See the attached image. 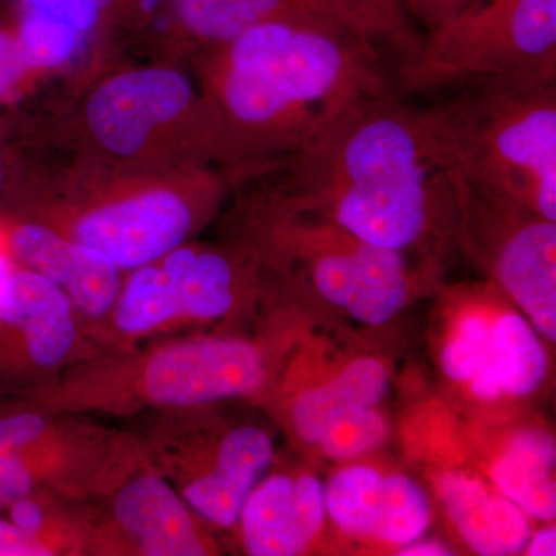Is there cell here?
<instances>
[{"mask_svg": "<svg viewBox=\"0 0 556 556\" xmlns=\"http://www.w3.org/2000/svg\"><path fill=\"white\" fill-rule=\"evenodd\" d=\"M327 515L348 535L404 547L426 535L431 506L426 490L407 475L369 466L340 468L325 485Z\"/></svg>", "mask_w": 556, "mask_h": 556, "instance_id": "obj_13", "label": "cell"}, {"mask_svg": "<svg viewBox=\"0 0 556 556\" xmlns=\"http://www.w3.org/2000/svg\"><path fill=\"white\" fill-rule=\"evenodd\" d=\"M11 255L67 294L73 308L87 318L110 316L118 300L121 270L100 252L39 223L11 230Z\"/></svg>", "mask_w": 556, "mask_h": 556, "instance_id": "obj_16", "label": "cell"}, {"mask_svg": "<svg viewBox=\"0 0 556 556\" xmlns=\"http://www.w3.org/2000/svg\"><path fill=\"white\" fill-rule=\"evenodd\" d=\"M460 223L489 233L497 283L548 342L556 340V223L517 201L473 185L453 182Z\"/></svg>", "mask_w": 556, "mask_h": 556, "instance_id": "obj_7", "label": "cell"}, {"mask_svg": "<svg viewBox=\"0 0 556 556\" xmlns=\"http://www.w3.org/2000/svg\"><path fill=\"white\" fill-rule=\"evenodd\" d=\"M121 0H20L22 10L36 11L72 25L80 35L97 27L109 11L115 10Z\"/></svg>", "mask_w": 556, "mask_h": 556, "instance_id": "obj_26", "label": "cell"}, {"mask_svg": "<svg viewBox=\"0 0 556 556\" xmlns=\"http://www.w3.org/2000/svg\"><path fill=\"white\" fill-rule=\"evenodd\" d=\"M285 236L308 255L318 294L368 327H382L408 299L404 252L365 243L328 219L324 226H285Z\"/></svg>", "mask_w": 556, "mask_h": 556, "instance_id": "obj_10", "label": "cell"}, {"mask_svg": "<svg viewBox=\"0 0 556 556\" xmlns=\"http://www.w3.org/2000/svg\"><path fill=\"white\" fill-rule=\"evenodd\" d=\"M87 495L104 504L102 519L83 526L91 548L146 556L212 554L192 508L141 450L115 444Z\"/></svg>", "mask_w": 556, "mask_h": 556, "instance_id": "obj_6", "label": "cell"}, {"mask_svg": "<svg viewBox=\"0 0 556 556\" xmlns=\"http://www.w3.org/2000/svg\"><path fill=\"white\" fill-rule=\"evenodd\" d=\"M30 70L22 53L16 30L0 28V101L20 86Z\"/></svg>", "mask_w": 556, "mask_h": 556, "instance_id": "obj_28", "label": "cell"}, {"mask_svg": "<svg viewBox=\"0 0 556 556\" xmlns=\"http://www.w3.org/2000/svg\"><path fill=\"white\" fill-rule=\"evenodd\" d=\"M13 265H11L10 258L0 251V292L5 287L7 280H9L10 274L13 273Z\"/></svg>", "mask_w": 556, "mask_h": 556, "instance_id": "obj_33", "label": "cell"}, {"mask_svg": "<svg viewBox=\"0 0 556 556\" xmlns=\"http://www.w3.org/2000/svg\"><path fill=\"white\" fill-rule=\"evenodd\" d=\"M477 0H402L412 21L426 27V30L444 24Z\"/></svg>", "mask_w": 556, "mask_h": 556, "instance_id": "obj_29", "label": "cell"}, {"mask_svg": "<svg viewBox=\"0 0 556 556\" xmlns=\"http://www.w3.org/2000/svg\"><path fill=\"white\" fill-rule=\"evenodd\" d=\"M547 372V356L529 320L506 313L492 321L485 402L535 393Z\"/></svg>", "mask_w": 556, "mask_h": 556, "instance_id": "obj_21", "label": "cell"}, {"mask_svg": "<svg viewBox=\"0 0 556 556\" xmlns=\"http://www.w3.org/2000/svg\"><path fill=\"white\" fill-rule=\"evenodd\" d=\"M78 342L76 311L61 288L14 268L0 292V358L39 371L61 367Z\"/></svg>", "mask_w": 556, "mask_h": 556, "instance_id": "obj_14", "label": "cell"}, {"mask_svg": "<svg viewBox=\"0 0 556 556\" xmlns=\"http://www.w3.org/2000/svg\"><path fill=\"white\" fill-rule=\"evenodd\" d=\"M16 36L25 61L31 70L64 64L84 38L72 25L28 10H22Z\"/></svg>", "mask_w": 556, "mask_h": 556, "instance_id": "obj_24", "label": "cell"}, {"mask_svg": "<svg viewBox=\"0 0 556 556\" xmlns=\"http://www.w3.org/2000/svg\"><path fill=\"white\" fill-rule=\"evenodd\" d=\"M419 112L442 169L556 223V83L477 80Z\"/></svg>", "mask_w": 556, "mask_h": 556, "instance_id": "obj_3", "label": "cell"}, {"mask_svg": "<svg viewBox=\"0 0 556 556\" xmlns=\"http://www.w3.org/2000/svg\"><path fill=\"white\" fill-rule=\"evenodd\" d=\"M484 79L556 83V0H477L427 30L396 68L405 93Z\"/></svg>", "mask_w": 556, "mask_h": 556, "instance_id": "obj_4", "label": "cell"}, {"mask_svg": "<svg viewBox=\"0 0 556 556\" xmlns=\"http://www.w3.org/2000/svg\"><path fill=\"white\" fill-rule=\"evenodd\" d=\"M239 270L211 249L175 248L156 262L131 270L110 316L127 338H139L182 320L226 316L237 299Z\"/></svg>", "mask_w": 556, "mask_h": 556, "instance_id": "obj_9", "label": "cell"}, {"mask_svg": "<svg viewBox=\"0 0 556 556\" xmlns=\"http://www.w3.org/2000/svg\"><path fill=\"white\" fill-rule=\"evenodd\" d=\"M0 441L17 450L39 484L87 495L115 442L39 412L0 416Z\"/></svg>", "mask_w": 556, "mask_h": 556, "instance_id": "obj_15", "label": "cell"}, {"mask_svg": "<svg viewBox=\"0 0 556 556\" xmlns=\"http://www.w3.org/2000/svg\"><path fill=\"white\" fill-rule=\"evenodd\" d=\"M146 452L197 517L223 529L239 525L274 459L273 439L263 428H230L212 448L178 419L161 428Z\"/></svg>", "mask_w": 556, "mask_h": 556, "instance_id": "obj_8", "label": "cell"}, {"mask_svg": "<svg viewBox=\"0 0 556 556\" xmlns=\"http://www.w3.org/2000/svg\"><path fill=\"white\" fill-rule=\"evenodd\" d=\"M388 433V420L376 407L358 409L332 424L318 445L331 459L351 460L380 447Z\"/></svg>", "mask_w": 556, "mask_h": 556, "instance_id": "obj_25", "label": "cell"}, {"mask_svg": "<svg viewBox=\"0 0 556 556\" xmlns=\"http://www.w3.org/2000/svg\"><path fill=\"white\" fill-rule=\"evenodd\" d=\"M492 320L470 314L457 325L441 353V367L453 382L467 383L471 394L485 402Z\"/></svg>", "mask_w": 556, "mask_h": 556, "instance_id": "obj_23", "label": "cell"}, {"mask_svg": "<svg viewBox=\"0 0 556 556\" xmlns=\"http://www.w3.org/2000/svg\"><path fill=\"white\" fill-rule=\"evenodd\" d=\"M291 199L351 236L407 251L452 207L445 172L419 110L388 87L351 102L292 152Z\"/></svg>", "mask_w": 556, "mask_h": 556, "instance_id": "obj_1", "label": "cell"}, {"mask_svg": "<svg viewBox=\"0 0 556 556\" xmlns=\"http://www.w3.org/2000/svg\"><path fill=\"white\" fill-rule=\"evenodd\" d=\"M38 490L30 467L21 453L0 441V510Z\"/></svg>", "mask_w": 556, "mask_h": 556, "instance_id": "obj_27", "label": "cell"}, {"mask_svg": "<svg viewBox=\"0 0 556 556\" xmlns=\"http://www.w3.org/2000/svg\"><path fill=\"white\" fill-rule=\"evenodd\" d=\"M527 556H555L556 555V529L544 527L538 530L535 535H530L525 548Z\"/></svg>", "mask_w": 556, "mask_h": 556, "instance_id": "obj_31", "label": "cell"}, {"mask_svg": "<svg viewBox=\"0 0 556 556\" xmlns=\"http://www.w3.org/2000/svg\"><path fill=\"white\" fill-rule=\"evenodd\" d=\"M388 388L390 376L379 358H357L334 378L303 391L292 407V424L300 439L318 444L328 428L342 417L378 407Z\"/></svg>", "mask_w": 556, "mask_h": 556, "instance_id": "obj_19", "label": "cell"}, {"mask_svg": "<svg viewBox=\"0 0 556 556\" xmlns=\"http://www.w3.org/2000/svg\"><path fill=\"white\" fill-rule=\"evenodd\" d=\"M327 519L325 485L313 475H274L248 497L239 525L252 556H295L308 551Z\"/></svg>", "mask_w": 556, "mask_h": 556, "instance_id": "obj_17", "label": "cell"}, {"mask_svg": "<svg viewBox=\"0 0 556 556\" xmlns=\"http://www.w3.org/2000/svg\"><path fill=\"white\" fill-rule=\"evenodd\" d=\"M217 49L211 105L233 156L295 152L351 102L390 87L378 49L324 20L265 22Z\"/></svg>", "mask_w": 556, "mask_h": 556, "instance_id": "obj_2", "label": "cell"}, {"mask_svg": "<svg viewBox=\"0 0 556 556\" xmlns=\"http://www.w3.org/2000/svg\"><path fill=\"white\" fill-rule=\"evenodd\" d=\"M397 555L401 556H448L453 552L444 544L437 543V541L420 540L413 541L407 546L399 548Z\"/></svg>", "mask_w": 556, "mask_h": 556, "instance_id": "obj_32", "label": "cell"}, {"mask_svg": "<svg viewBox=\"0 0 556 556\" xmlns=\"http://www.w3.org/2000/svg\"><path fill=\"white\" fill-rule=\"evenodd\" d=\"M437 489L460 538L475 554L511 556L525 552L530 519L495 486L466 471L439 475Z\"/></svg>", "mask_w": 556, "mask_h": 556, "instance_id": "obj_18", "label": "cell"}, {"mask_svg": "<svg viewBox=\"0 0 556 556\" xmlns=\"http://www.w3.org/2000/svg\"><path fill=\"white\" fill-rule=\"evenodd\" d=\"M193 101L192 84L177 70H130L104 80L91 93L86 118L102 148L130 156L144 149L159 127L186 115Z\"/></svg>", "mask_w": 556, "mask_h": 556, "instance_id": "obj_12", "label": "cell"}, {"mask_svg": "<svg viewBox=\"0 0 556 556\" xmlns=\"http://www.w3.org/2000/svg\"><path fill=\"white\" fill-rule=\"evenodd\" d=\"M3 190V155L2 150H0V197H2Z\"/></svg>", "mask_w": 556, "mask_h": 556, "instance_id": "obj_34", "label": "cell"}, {"mask_svg": "<svg viewBox=\"0 0 556 556\" xmlns=\"http://www.w3.org/2000/svg\"><path fill=\"white\" fill-rule=\"evenodd\" d=\"M172 5L190 35L214 47L265 22L324 20L306 0H172Z\"/></svg>", "mask_w": 556, "mask_h": 556, "instance_id": "obj_22", "label": "cell"}, {"mask_svg": "<svg viewBox=\"0 0 556 556\" xmlns=\"http://www.w3.org/2000/svg\"><path fill=\"white\" fill-rule=\"evenodd\" d=\"M0 556H53V552L10 519L0 518Z\"/></svg>", "mask_w": 556, "mask_h": 556, "instance_id": "obj_30", "label": "cell"}, {"mask_svg": "<svg viewBox=\"0 0 556 556\" xmlns=\"http://www.w3.org/2000/svg\"><path fill=\"white\" fill-rule=\"evenodd\" d=\"M555 439L540 428L518 431L493 464L492 482L529 518L556 517Z\"/></svg>", "mask_w": 556, "mask_h": 556, "instance_id": "obj_20", "label": "cell"}, {"mask_svg": "<svg viewBox=\"0 0 556 556\" xmlns=\"http://www.w3.org/2000/svg\"><path fill=\"white\" fill-rule=\"evenodd\" d=\"M265 358L237 339H189L139 357L102 362L65 380L49 407L192 409L248 396L263 386Z\"/></svg>", "mask_w": 556, "mask_h": 556, "instance_id": "obj_5", "label": "cell"}, {"mask_svg": "<svg viewBox=\"0 0 556 556\" xmlns=\"http://www.w3.org/2000/svg\"><path fill=\"white\" fill-rule=\"evenodd\" d=\"M199 212L192 197L177 190H139L80 212L68 237L100 252L123 273L185 244Z\"/></svg>", "mask_w": 556, "mask_h": 556, "instance_id": "obj_11", "label": "cell"}]
</instances>
